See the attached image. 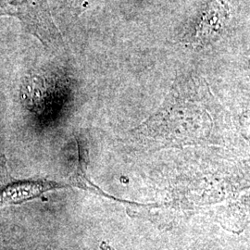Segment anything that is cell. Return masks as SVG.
Instances as JSON below:
<instances>
[{
    "mask_svg": "<svg viewBox=\"0 0 250 250\" xmlns=\"http://www.w3.org/2000/svg\"><path fill=\"white\" fill-rule=\"evenodd\" d=\"M0 15H12L21 20L32 34L50 48L61 38L45 0L0 5Z\"/></svg>",
    "mask_w": 250,
    "mask_h": 250,
    "instance_id": "obj_1",
    "label": "cell"
},
{
    "mask_svg": "<svg viewBox=\"0 0 250 250\" xmlns=\"http://www.w3.org/2000/svg\"><path fill=\"white\" fill-rule=\"evenodd\" d=\"M227 17L228 12L224 3L221 0H212L199 21L193 43L205 45L216 39V36L223 31Z\"/></svg>",
    "mask_w": 250,
    "mask_h": 250,
    "instance_id": "obj_2",
    "label": "cell"
},
{
    "mask_svg": "<svg viewBox=\"0 0 250 250\" xmlns=\"http://www.w3.org/2000/svg\"><path fill=\"white\" fill-rule=\"evenodd\" d=\"M100 250H116L111 245H109L107 242L103 241L99 245Z\"/></svg>",
    "mask_w": 250,
    "mask_h": 250,
    "instance_id": "obj_4",
    "label": "cell"
},
{
    "mask_svg": "<svg viewBox=\"0 0 250 250\" xmlns=\"http://www.w3.org/2000/svg\"><path fill=\"white\" fill-rule=\"evenodd\" d=\"M54 186L55 185H53V183H28L26 185L14 186L12 188H8L3 193V195L0 197V206L14 204L17 202H22V200L35 198L41 195V193L43 192L58 188Z\"/></svg>",
    "mask_w": 250,
    "mask_h": 250,
    "instance_id": "obj_3",
    "label": "cell"
}]
</instances>
